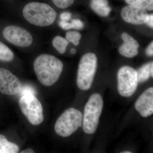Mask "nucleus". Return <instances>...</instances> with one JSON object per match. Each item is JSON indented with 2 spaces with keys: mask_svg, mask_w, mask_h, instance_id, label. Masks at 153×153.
<instances>
[{
  "mask_svg": "<svg viewBox=\"0 0 153 153\" xmlns=\"http://www.w3.org/2000/svg\"><path fill=\"white\" fill-rule=\"evenodd\" d=\"M135 107L143 117H146L153 113V88L144 91L137 100Z\"/></svg>",
  "mask_w": 153,
  "mask_h": 153,
  "instance_id": "obj_11",
  "label": "nucleus"
},
{
  "mask_svg": "<svg viewBox=\"0 0 153 153\" xmlns=\"http://www.w3.org/2000/svg\"><path fill=\"white\" fill-rule=\"evenodd\" d=\"M97 66V58L94 53L88 52L80 59L77 71L76 84L82 90L91 87Z\"/></svg>",
  "mask_w": 153,
  "mask_h": 153,
  "instance_id": "obj_4",
  "label": "nucleus"
},
{
  "mask_svg": "<svg viewBox=\"0 0 153 153\" xmlns=\"http://www.w3.org/2000/svg\"><path fill=\"white\" fill-rule=\"evenodd\" d=\"M146 24L149 27L151 28H153V14L149 15L147 21L146 22Z\"/></svg>",
  "mask_w": 153,
  "mask_h": 153,
  "instance_id": "obj_26",
  "label": "nucleus"
},
{
  "mask_svg": "<svg viewBox=\"0 0 153 153\" xmlns=\"http://www.w3.org/2000/svg\"><path fill=\"white\" fill-rule=\"evenodd\" d=\"M121 38L123 44L119 48V52L120 55L128 58H133L136 56L138 54L140 46L138 41L126 33L122 34Z\"/></svg>",
  "mask_w": 153,
  "mask_h": 153,
  "instance_id": "obj_12",
  "label": "nucleus"
},
{
  "mask_svg": "<svg viewBox=\"0 0 153 153\" xmlns=\"http://www.w3.org/2000/svg\"><path fill=\"white\" fill-rule=\"evenodd\" d=\"M22 82L18 77L6 68H0V92L13 95L20 93Z\"/></svg>",
  "mask_w": 153,
  "mask_h": 153,
  "instance_id": "obj_9",
  "label": "nucleus"
},
{
  "mask_svg": "<svg viewBox=\"0 0 153 153\" xmlns=\"http://www.w3.org/2000/svg\"><path fill=\"white\" fill-rule=\"evenodd\" d=\"M71 24L72 26V29H75V30H82L84 27L83 22L78 19H73L71 21Z\"/></svg>",
  "mask_w": 153,
  "mask_h": 153,
  "instance_id": "obj_21",
  "label": "nucleus"
},
{
  "mask_svg": "<svg viewBox=\"0 0 153 153\" xmlns=\"http://www.w3.org/2000/svg\"><path fill=\"white\" fill-rule=\"evenodd\" d=\"M66 40L74 46H78L81 38V35L77 31H68L66 34Z\"/></svg>",
  "mask_w": 153,
  "mask_h": 153,
  "instance_id": "obj_19",
  "label": "nucleus"
},
{
  "mask_svg": "<svg viewBox=\"0 0 153 153\" xmlns=\"http://www.w3.org/2000/svg\"><path fill=\"white\" fill-rule=\"evenodd\" d=\"M3 35L9 43L17 47L25 48L30 47L33 44V39L31 34L19 26H7L3 30Z\"/></svg>",
  "mask_w": 153,
  "mask_h": 153,
  "instance_id": "obj_8",
  "label": "nucleus"
},
{
  "mask_svg": "<svg viewBox=\"0 0 153 153\" xmlns=\"http://www.w3.org/2000/svg\"><path fill=\"white\" fill-rule=\"evenodd\" d=\"M149 16L147 11L131 5L124 7L121 11V16L123 20L132 25H141L146 24Z\"/></svg>",
  "mask_w": 153,
  "mask_h": 153,
  "instance_id": "obj_10",
  "label": "nucleus"
},
{
  "mask_svg": "<svg viewBox=\"0 0 153 153\" xmlns=\"http://www.w3.org/2000/svg\"><path fill=\"white\" fill-rule=\"evenodd\" d=\"M21 153H35L34 151L32 149L30 148H28L22 151L21 152Z\"/></svg>",
  "mask_w": 153,
  "mask_h": 153,
  "instance_id": "obj_27",
  "label": "nucleus"
},
{
  "mask_svg": "<svg viewBox=\"0 0 153 153\" xmlns=\"http://www.w3.org/2000/svg\"><path fill=\"white\" fill-rule=\"evenodd\" d=\"M71 14L69 12H64L60 14V19L63 22H68L71 19Z\"/></svg>",
  "mask_w": 153,
  "mask_h": 153,
  "instance_id": "obj_23",
  "label": "nucleus"
},
{
  "mask_svg": "<svg viewBox=\"0 0 153 153\" xmlns=\"http://www.w3.org/2000/svg\"><path fill=\"white\" fill-rule=\"evenodd\" d=\"M82 115L78 110L70 108L59 117L55 124L56 133L61 137H68L81 126Z\"/></svg>",
  "mask_w": 153,
  "mask_h": 153,
  "instance_id": "obj_5",
  "label": "nucleus"
},
{
  "mask_svg": "<svg viewBox=\"0 0 153 153\" xmlns=\"http://www.w3.org/2000/svg\"><path fill=\"white\" fill-rule=\"evenodd\" d=\"M52 1L57 7L64 9L72 5L74 0H52Z\"/></svg>",
  "mask_w": 153,
  "mask_h": 153,
  "instance_id": "obj_20",
  "label": "nucleus"
},
{
  "mask_svg": "<svg viewBox=\"0 0 153 153\" xmlns=\"http://www.w3.org/2000/svg\"><path fill=\"white\" fill-rule=\"evenodd\" d=\"M33 68L42 85L49 86L57 82L63 71V63L53 55L42 54L35 59Z\"/></svg>",
  "mask_w": 153,
  "mask_h": 153,
  "instance_id": "obj_1",
  "label": "nucleus"
},
{
  "mask_svg": "<svg viewBox=\"0 0 153 153\" xmlns=\"http://www.w3.org/2000/svg\"><path fill=\"white\" fill-rule=\"evenodd\" d=\"M69 42L65 38L60 36H55L52 40V46L60 54L66 52Z\"/></svg>",
  "mask_w": 153,
  "mask_h": 153,
  "instance_id": "obj_16",
  "label": "nucleus"
},
{
  "mask_svg": "<svg viewBox=\"0 0 153 153\" xmlns=\"http://www.w3.org/2000/svg\"><path fill=\"white\" fill-rule=\"evenodd\" d=\"M138 82L143 83L153 76V62L146 63L137 71Z\"/></svg>",
  "mask_w": 153,
  "mask_h": 153,
  "instance_id": "obj_14",
  "label": "nucleus"
},
{
  "mask_svg": "<svg viewBox=\"0 0 153 153\" xmlns=\"http://www.w3.org/2000/svg\"><path fill=\"white\" fill-rule=\"evenodd\" d=\"M70 52L71 54L74 55V54H75V53H76V49L72 48V49H71V50H70Z\"/></svg>",
  "mask_w": 153,
  "mask_h": 153,
  "instance_id": "obj_28",
  "label": "nucleus"
},
{
  "mask_svg": "<svg viewBox=\"0 0 153 153\" xmlns=\"http://www.w3.org/2000/svg\"><path fill=\"white\" fill-rule=\"evenodd\" d=\"M19 103L22 112L30 123L37 126L43 122L44 120L43 107L35 95L22 96Z\"/></svg>",
  "mask_w": 153,
  "mask_h": 153,
  "instance_id": "obj_6",
  "label": "nucleus"
},
{
  "mask_svg": "<svg viewBox=\"0 0 153 153\" xmlns=\"http://www.w3.org/2000/svg\"><path fill=\"white\" fill-rule=\"evenodd\" d=\"M23 16L30 24L38 27H48L55 22L56 11L46 3L33 2L28 3L23 10Z\"/></svg>",
  "mask_w": 153,
  "mask_h": 153,
  "instance_id": "obj_2",
  "label": "nucleus"
},
{
  "mask_svg": "<svg viewBox=\"0 0 153 153\" xmlns=\"http://www.w3.org/2000/svg\"><path fill=\"white\" fill-rule=\"evenodd\" d=\"M59 25H60V27L65 30H69L72 29V26H71V23H68V22L61 21L59 23Z\"/></svg>",
  "mask_w": 153,
  "mask_h": 153,
  "instance_id": "obj_24",
  "label": "nucleus"
},
{
  "mask_svg": "<svg viewBox=\"0 0 153 153\" xmlns=\"http://www.w3.org/2000/svg\"><path fill=\"white\" fill-rule=\"evenodd\" d=\"M20 93H21L22 96L26 95V94H36V91L34 90L33 88L30 86H26L24 87H22V90Z\"/></svg>",
  "mask_w": 153,
  "mask_h": 153,
  "instance_id": "obj_22",
  "label": "nucleus"
},
{
  "mask_svg": "<svg viewBox=\"0 0 153 153\" xmlns=\"http://www.w3.org/2000/svg\"><path fill=\"white\" fill-rule=\"evenodd\" d=\"M13 52L7 45L0 42V61L10 62L13 60Z\"/></svg>",
  "mask_w": 153,
  "mask_h": 153,
  "instance_id": "obj_17",
  "label": "nucleus"
},
{
  "mask_svg": "<svg viewBox=\"0 0 153 153\" xmlns=\"http://www.w3.org/2000/svg\"><path fill=\"white\" fill-rule=\"evenodd\" d=\"M128 5L142 8L146 11H153V0H125Z\"/></svg>",
  "mask_w": 153,
  "mask_h": 153,
  "instance_id": "obj_18",
  "label": "nucleus"
},
{
  "mask_svg": "<svg viewBox=\"0 0 153 153\" xmlns=\"http://www.w3.org/2000/svg\"><path fill=\"white\" fill-rule=\"evenodd\" d=\"M122 153H131V152H129V151H125V152H122Z\"/></svg>",
  "mask_w": 153,
  "mask_h": 153,
  "instance_id": "obj_29",
  "label": "nucleus"
},
{
  "mask_svg": "<svg viewBox=\"0 0 153 153\" xmlns=\"http://www.w3.org/2000/svg\"><path fill=\"white\" fill-rule=\"evenodd\" d=\"M103 107L101 95L97 93L91 95L85 105L82 117V128L85 133L91 134L95 132Z\"/></svg>",
  "mask_w": 153,
  "mask_h": 153,
  "instance_id": "obj_3",
  "label": "nucleus"
},
{
  "mask_svg": "<svg viewBox=\"0 0 153 153\" xmlns=\"http://www.w3.org/2000/svg\"><path fill=\"white\" fill-rule=\"evenodd\" d=\"M146 53L147 55L150 57L153 56V42H152L149 44L146 50Z\"/></svg>",
  "mask_w": 153,
  "mask_h": 153,
  "instance_id": "obj_25",
  "label": "nucleus"
},
{
  "mask_svg": "<svg viewBox=\"0 0 153 153\" xmlns=\"http://www.w3.org/2000/svg\"><path fill=\"white\" fill-rule=\"evenodd\" d=\"M117 89L120 95L129 97L135 92L138 84L137 70L130 66L121 67L117 73Z\"/></svg>",
  "mask_w": 153,
  "mask_h": 153,
  "instance_id": "obj_7",
  "label": "nucleus"
},
{
  "mask_svg": "<svg viewBox=\"0 0 153 153\" xmlns=\"http://www.w3.org/2000/svg\"><path fill=\"white\" fill-rule=\"evenodd\" d=\"M90 7L96 14L101 17L108 16L111 11L108 0H90Z\"/></svg>",
  "mask_w": 153,
  "mask_h": 153,
  "instance_id": "obj_13",
  "label": "nucleus"
},
{
  "mask_svg": "<svg viewBox=\"0 0 153 153\" xmlns=\"http://www.w3.org/2000/svg\"><path fill=\"white\" fill-rule=\"evenodd\" d=\"M19 151L18 145L10 142L4 136L0 134V153H17Z\"/></svg>",
  "mask_w": 153,
  "mask_h": 153,
  "instance_id": "obj_15",
  "label": "nucleus"
}]
</instances>
